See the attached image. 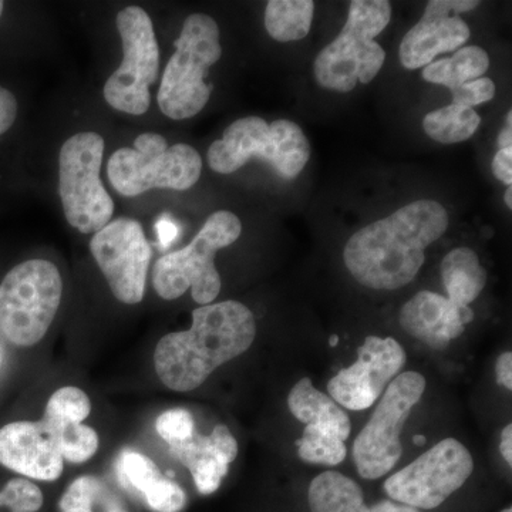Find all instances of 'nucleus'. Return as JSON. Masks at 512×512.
<instances>
[{
	"instance_id": "1",
	"label": "nucleus",
	"mask_w": 512,
	"mask_h": 512,
	"mask_svg": "<svg viewBox=\"0 0 512 512\" xmlns=\"http://www.w3.org/2000/svg\"><path fill=\"white\" fill-rule=\"evenodd\" d=\"M446 208L436 200H417L357 231L346 242L343 261L366 288L396 291L419 274L426 249L448 228Z\"/></svg>"
},
{
	"instance_id": "2",
	"label": "nucleus",
	"mask_w": 512,
	"mask_h": 512,
	"mask_svg": "<svg viewBox=\"0 0 512 512\" xmlns=\"http://www.w3.org/2000/svg\"><path fill=\"white\" fill-rule=\"evenodd\" d=\"M254 313L244 303L225 301L200 306L192 312L191 328L168 333L154 352L157 376L174 392L200 387L229 360L254 343Z\"/></svg>"
},
{
	"instance_id": "3",
	"label": "nucleus",
	"mask_w": 512,
	"mask_h": 512,
	"mask_svg": "<svg viewBox=\"0 0 512 512\" xmlns=\"http://www.w3.org/2000/svg\"><path fill=\"white\" fill-rule=\"evenodd\" d=\"M392 19L387 0H353L342 32L313 63L316 82L332 92L349 93L357 83L369 84L382 70L386 52L375 37Z\"/></svg>"
},
{
	"instance_id": "4",
	"label": "nucleus",
	"mask_w": 512,
	"mask_h": 512,
	"mask_svg": "<svg viewBox=\"0 0 512 512\" xmlns=\"http://www.w3.org/2000/svg\"><path fill=\"white\" fill-rule=\"evenodd\" d=\"M221 55L217 22L202 13L188 16L158 89L161 113L173 120L197 116L210 100L212 84L205 79Z\"/></svg>"
},
{
	"instance_id": "5",
	"label": "nucleus",
	"mask_w": 512,
	"mask_h": 512,
	"mask_svg": "<svg viewBox=\"0 0 512 512\" xmlns=\"http://www.w3.org/2000/svg\"><path fill=\"white\" fill-rule=\"evenodd\" d=\"M208 164L218 174H232L251 158H261L285 180H293L305 170L311 158V144L302 128L291 120L268 124L251 116L234 121L221 140L208 150Z\"/></svg>"
},
{
	"instance_id": "6",
	"label": "nucleus",
	"mask_w": 512,
	"mask_h": 512,
	"mask_svg": "<svg viewBox=\"0 0 512 512\" xmlns=\"http://www.w3.org/2000/svg\"><path fill=\"white\" fill-rule=\"evenodd\" d=\"M241 234L242 224L237 215L229 211L214 212L190 245L161 256L154 264L153 285L158 296L174 301L191 289L195 302L210 305L221 291L215 255L234 244Z\"/></svg>"
},
{
	"instance_id": "7",
	"label": "nucleus",
	"mask_w": 512,
	"mask_h": 512,
	"mask_svg": "<svg viewBox=\"0 0 512 512\" xmlns=\"http://www.w3.org/2000/svg\"><path fill=\"white\" fill-rule=\"evenodd\" d=\"M200 153L188 144L168 146L161 134H140L133 148H120L110 157L107 175L114 190L124 197L144 192L190 190L200 180Z\"/></svg>"
},
{
	"instance_id": "8",
	"label": "nucleus",
	"mask_w": 512,
	"mask_h": 512,
	"mask_svg": "<svg viewBox=\"0 0 512 512\" xmlns=\"http://www.w3.org/2000/svg\"><path fill=\"white\" fill-rule=\"evenodd\" d=\"M59 269L46 259H30L10 269L0 284V330L18 346L45 338L62 302Z\"/></svg>"
},
{
	"instance_id": "9",
	"label": "nucleus",
	"mask_w": 512,
	"mask_h": 512,
	"mask_svg": "<svg viewBox=\"0 0 512 512\" xmlns=\"http://www.w3.org/2000/svg\"><path fill=\"white\" fill-rule=\"evenodd\" d=\"M104 138L94 131L74 134L59 154V194L66 220L82 234H96L114 214V201L101 183Z\"/></svg>"
},
{
	"instance_id": "10",
	"label": "nucleus",
	"mask_w": 512,
	"mask_h": 512,
	"mask_svg": "<svg viewBox=\"0 0 512 512\" xmlns=\"http://www.w3.org/2000/svg\"><path fill=\"white\" fill-rule=\"evenodd\" d=\"M426 390V379L417 372H404L384 390L375 413L360 431L353 446L360 477L377 480L393 470L403 453L402 431L410 412Z\"/></svg>"
},
{
	"instance_id": "11",
	"label": "nucleus",
	"mask_w": 512,
	"mask_h": 512,
	"mask_svg": "<svg viewBox=\"0 0 512 512\" xmlns=\"http://www.w3.org/2000/svg\"><path fill=\"white\" fill-rule=\"evenodd\" d=\"M116 23L124 57L104 84V99L114 110L141 116L150 109V87L156 83L160 70L156 33L146 10L138 6L120 10Z\"/></svg>"
},
{
	"instance_id": "12",
	"label": "nucleus",
	"mask_w": 512,
	"mask_h": 512,
	"mask_svg": "<svg viewBox=\"0 0 512 512\" xmlns=\"http://www.w3.org/2000/svg\"><path fill=\"white\" fill-rule=\"evenodd\" d=\"M473 470L470 451L456 439H444L387 478L384 491L394 503L433 510L460 490Z\"/></svg>"
},
{
	"instance_id": "13",
	"label": "nucleus",
	"mask_w": 512,
	"mask_h": 512,
	"mask_svg": "<svg viewBox=\"0 0 512 512\" xmlns=\"http://www.w3.org/2000/svg\"><path fill=\"white\" fill-rule=\"evenodd\" d=\"M90 251L120 302L136 305L143 301L151 247L140 222L131 218L110 221L93 235Z\"/></svg>"
},
{
	"instance_id": "14",
	"label": "nucleus",
	"mask_w": 512,
	"mask_h": 512,
	"mask_svg": "<svg viewBox=\"0 0 512 512\" xmlns=\"http://www.w3.org/2000/svg\"><path fill=\"white\" fill-rule=\"evenodd\" d=\"M404 363L406 352L396 339L367 336L356 363L330 379L329 396L353 412L369 409L399 376Z\"/></svg>"
},
{
	"instance_id": "15",
	"label": "nucleus",
	"mask_w": 512,
	"mask_h": 512,
	"mask_svg": "<svg viewBox=\"0 0 512 512\" xmlns=\"http://www.w3.org/2000/svg\"><path fill=\"white\" fill-rule=\"evenodd\" d=\"M480 5L476 0H430L423 16L400 43L399 57L409 70L429 66L441 53L454 52L470 39V28L460 13Z\"/></svg>"
},
{
	"instance_id": "16",
	"label": "nucleus",
	"mask_w": 512,
	"mask_h": 512,
	"mask_svg": "<svg viewBox=\"0 0 512 512\" xmlns=\"http://www.w3.org/2000/svg\"><path fill=\"white\" fill-rule=\"evenodd\" d=\"M0 464L33 480L56 481L64 468L60 427L46 417L6 424L0 429Z\"/></svg>"
},
{
	"instance_id": "17",
	"label": "nucleus",
	"mask_w": 512,
	"mask_h": 512,
	"mask_svg": "<svg viewBox=\"0 0 512 512\" xmlns=\"http://www.w3.org/2000/svg\"><path fill=\"white\" fill-rule=\"evenodd\" d=\"M474 319L470 306H461L439 293L421 291L400 311V325L414 339L433 349H444L463 335Z\"/></svg>"
},
{
	"instance_id": "18",
	"label": "nucleus",
	"mask_w": 512,
	"mask_h": 512,
	"mask_svg": "<svg viewBox=\"0 0 512 512\" xmlns=\"http://www.w3.org/2000/svg\"><path fill=\"white\" fill-rule=\"evenodd\" d=\"M175 457L190 470L198 493L214 494L238 456V443L227 426L220 424L210 436L195 431L191 439L170 446Z\"/></svg>"
},
{
	"instance_id": "19",
	"label": "nucleus",
	"mask_w": 512,
	"mask_h": 512,
	"mask_svg": "<svg viewBox=\"0 0 512 512\" xmlns=\"http://www.w3.org/2000/svg\"><path fill=\"white\" fill-rule=\"evenodd\" d=\"M288 406L293 416L306 426L322 427L343 441L349 439L352 423L348 414L329 394L316 389L308 377L293 386L288 396Z\"/></svg>"
},
{
	"instance_id": "20",
	"label": "nucleus",
	"mask_w": 512,
	"mask_h": 512,
	"mask_svg": "<svg viewBox=\"0 0 512 512\" xmlns=\"http://www.w3.org/2000/svg\"><path fill=\"white\" fill-rule=\"evenodd\" d=\"M441 279L451 302L470 306L487 284V271L471 248L453 249L441 262Z\"/></svg>"
},
{
	"instance_id": "21",
	"label": "nucleus",
	"mask_w": 512,
	"mask_h": 512,
	"mask_svg": "<svg viewBox=\"0 0 512 512\" xmlns=\"http://www.w3.org/2000/svg\"><path fill=\"white\" fill-rule=\"evenodd\" d=\"M309 507L311 512H370L359 484L336 471L313 478Z\"/></svg>"
},
{
	"instance_id": "22",
	"label": "nucleus",
	"mask_w": 512,
	"mask_h": 512,
	"mask_svg": "<svg viewBox=\"0 0 512 512\" xmlns=\"http://www.w3.org/2000/svg\"><path fill=\"white\" fill-rule=\"evenodd\" d=\"M490 67V57L478 46L461 47L450 59L439 60L424 67L423 79L454 90L480 79Z\"/></svg>"
},
{
	"instance_id": "23",
	"label": "nucleus",
	"mask_w": 512,
	"mask_h": 512,
	"mask_svg": "<svg viewBox=\"0 0 512 512\" xmlns=\"http://www.w3.org/2000/svg\"><path fill=\"white\" fill-rule=\"evenodd\" d=\"M313 15L312 0H271L265 9L266 32L276 42L305 39L311 32Z\"/></svg>"
},
{
	"instance_id": "24",
	"label": "nucleus",
	"mask_w": 512,
	"mask_h": 512,
	"mask_svg": "<svg viewBox=\"0 0 512 512\" xmlns=\"http://www.w3.org/2000/svg\"><path fill=\"white\" fill-rule=\"evenodd\" d=\"M60 512H130L119 495L100 478H76L60 498Z\"/></svg>"
},
{
	"instance_id": "25",
	"label": "nucleus",
	"mask_w": 512,
	"mask_h": 512,
	"mask_svg": "<svg viewBox=\"0 0 512 512\" xmlns=\"http://www.w3.org/2000/svg\"><path fill=\"white\" fill-rule=\"evenodd\" d=\"M481 117L474 109L450 104L430 111L423 120V128L431 140L440 144H457L476 134Z\"/></svg>"
},
{
	"instance_id": "26",
	"label": "nucleus",
	"mask_w": 512,
	"mask_h": 512,
	"mask_svg": "<svg viewBox=\"0 0 512 512\" xmlns=\"http://www.w3.org/2000/svg\"><path fill=\"white\" fill-rule=\"evenodd\" d=\"M298 453L306 463L338 466L346 458L345 441L332 431L318 426H306L298 441Z\"/></svg>"
},
{
	"instance_id": "27",
	"label": "nucleus",
	"mask_w": 512,
	"mask_h": 512,
	"mask_svg": "<svg viewBox=\"0 0 512 512\" xmlns=\"http://www.w3.org/2000/svg\"><path fill=\"white\" fill-rule=\"evenodd\" d=\"M116 473L120 484L126 490L143 495L164 478L160 468L150 457L133 450L120 453L116 461Z\"/></svg>"
},
{
	"instance_id": "28",
	"label": "nucleus",
	"mask_w": 512,
	"mask_h": 512,
	"mask_svg": "<svg viewBox=\"0 0 512 512\" xmlns=\"http://www.w3.org/2000/svg\"><path fill=\"white\" fill-rule=\"evenodd\" d=\"M92 412L89 396L79 387L66 386L56 390L47 402L43 417L64 424H82Z\"/></svg>"
},
{
	"instance_id": "29",
	"label": "nucleus",
	"mask_w": 512,
	"mask_h": 512,
	"mask_svg": "<svg viewBox=\"0 0 512 512\" xmlns=\"http://www.w3.org/2000/svg\"><path fill=\"white\" fill-rule=\"evenodd\" d=\"M59 426V424H57ZM60 427V447L64 461L82 464L89 461L99 448V436L84 424H64Z\"/></svg>"
},
{
	"instance_id": "30",
	"label": "nucleus",
	"mask_w": 512,
	"mask_h": 512,
	"mask_svg": "<svg viewBox=\"0 0 512 512\" xmlns=\"http://www.w3.org/2000/svg\"><path fill=\"white\" fill-rule=\"evenodd\" d=\"M42 505V490L26 478H13L0 491V512H37Z\"/></svg>"
},
{
	"instance_id": "31",
	"label": "nucleus",
	"mask_w": 512,
	"mask_h": 512,
	"mask_svg": "<svg viewBox=\"0 0 512 512\" xmlns=\"http://www.w3.org/2000/svg\"><path fill=\"white\" fill-rule=\"evenodd\" d=\"M156 430L168 446L183 443L195 433L194 417L185 409L167 410L158 416Z\"/></svg>"
},
{
	"instance_id": "32",
	"label": "nucleus",
	"mask_w": 512,
	"mask_h": 512,
	"mask_svg": "<svg viewBox=\"0 0 512 512\" xmlns=\"http://www.w3.org/2000/svg\"><path fill=\"white\" fill-rule=\"evenodd\" d=\"M144 501L154 512H180L187 505V494L181 485L163 478L144 495Z\"/></svg>"
},
{
	"instance_id": "33",
	"label": "nucleus",
	"mask_w": 512,
	"mask_h": 512,
	"mask_svg": "<svg viewBox=\"0 0 512 512\" xmlns=\"http://www.w3.org/2000/svg\"><path fill=\"white\" fill-rule=\"evenodd\" d=\"M453 94V103L458 106L468 107L473 109L478 104L487 103L495 97V84L493 80L488 77H480V79L473 80L451 90Z\"/></svg>"
},
{
	"instance_id": "34",
	"label": "nucleus",
	"mask_w": 512,
	"mask_h": 512,
	"mask_svg": "<svg viewBox=\"0 0 512 512\" xmlns=\"http://www.w3.org/2000/svg\"><path fill=\"white\" fill-rule=\"evenodd\" d=\"M18 116V101L9 90L0 86V136L15 123Z\"/></svg>"
},
{
	"instance_id": "35",
	"label": "nucleus",
	"mask_w": 512,
	"mask_h": 512,
	"mask_svg": "<svg viewBox=\"0 0 512 512\" xmlns=\"http://www.w3.org/2000/svg\"><path fill=\"white\" fill-rule=\"evenodd\" d=\"M493 173L501 183L511 187L512 184V148L498 150L493 160Z\"/></svg>"
},
{
	"instance_id": "36",
	"label": "nucleus",
	"mask_w": 512,
	"mask_h": 512,
	"mask_svg": "<svg viewBox=\"0 0 512 512\" xmlns=\"http://www.w3.org/2000/svg\"><path fill=\"white\" fill-rule=\"evenodd\" d=\"M495 375H497V383L504 389L512 390V353L505 352L498 357L497 365H495Z\"/></svg>"
},
{
	"instance_id": "37",
	"label": "nucleus",
	"mask_w": 512,
	"mask_h": 512,
	"mask_svg": "<svg viewBox=\"0 0 512 512\" xmlns=\"http://www.w3.org/2000/svg\"><path fill=\"white\" fill-rule=\"evenodd\" d=\"M500 450L508 466H512V426L508 424L501 433Z\"/></svg>"
},
{
	"instance_id": "38",
	"label": "nucleus",
	"mask_w": 512,
	"mask_h": 512,
	"mask_svg": "<svg viewBox=\"0 0 512 512\" xmlns=\"http://www.w3.org/2000/svg\"><path fill=\"white\" fill-rule=\"evenodd\" d=\"M370 512H421L417 508L409 507V505L394 503V501H382L376 504Z\"/></svg>"
},
{
	"instance_id": "39",
	"label": "nucleus",
	"mask_w": 512,
	"mask_h": 512,
	"mask_svg": "<svg viewBox=\"0 0 512 512\" xmlns=\"http://www.w3.org/2000/svg\"><path fill=\"white\" fill-rule=\"evenodd\" d=\"M512 110L508 111L507 114V127L501 131L500 136H498V147L500 150H505V148H512Z\"/></svg>"
},
{
	"instance_id": "40",
	"label": "nucleus",
	"mask_w": 512,
	"mask_h": 512,
	"mask_svg": "<svg viewBox=\"0 0 512 512\" xmlns=\"http://www.w3.org/2000/svg\"><path fill=\"white\" fill-rule=\"evenodd\" d=\"M505 205H507L508 208H512V188L508 187L507 192H505Z\"/></svg>"
},
{
	"instance_id": "41",
	"label": "nucleus",
	"mask_w": 512,
	"mask_h": 512,
	"mask_svg": "<svg viewBox=\"0 0 512 512\" xmlns=\"http://www.w3.org/2000/svg\"><path fill=\"white\" fill-rule=\"evenodd\" d=\"M414 443L419 444V446H423L424 437L423 436L414 437Z\"/></svg>"
},
{
	"instance_id": "42",
	"label": "nucleus",
	"mask_w": 512,
	"mask_h": 512,
	"mask_svg": "<svg viewBox=\"0 0 512 512\" xmlns=\"http://www.w3.org/2000/svg\"><path fill=\"white\" fill-rule=\"evenodd\" d=\"M339 339L338 336H332V339H330V345L335 346L338 345Z\"/></svg>"
},
{
	"instance_id": "43",
	"label": "nucleus",
	"mask_w": 512,
	"mask_h": 512,
	"mask_svg": "<svg viewBox=\"0 0 512 512\" xmlns=\"http://www.w3.org/2000/svg\"><path fill=\"white\" fill-rule=\"evenodd\" d=\"M3 8H5V3L0 2V18H2Z\"/></svg>"
},
{
	"instance_id": "44",
	"label": "nucleus",
	"mask_w": 512,
	"mask_h": 512,
	"mask_svg": "<svg viewBox=\"0 0 512 512\" xmlns=\"http://www.w3.org/2000/svg\"><path fill=\"white\" fill-rule=\"evenodd\" d=\"M501 512H512V510H511V508H505V510H503Z\"/></svg>"
}]
</instances>
